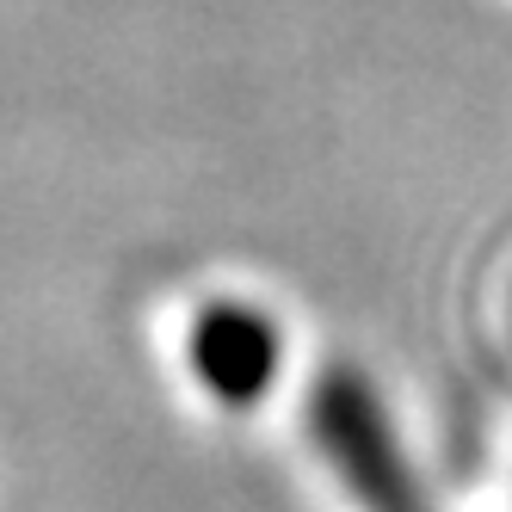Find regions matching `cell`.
I'll return each instance as SVG.
<instances>
[{"instance_id":"6da1fadb","label":"cell","mask_w":512,"mask_h":512,"mask_svg":"<svg viewBox=\"0 0 512 512\" xmlns=\"http://www.w3.org/2000/svg\"><path fill=\"white\" fill-rule=\"evenodd\" d=\"M315 438L334 457V469L346 475V488L358 500H371L377 512H401L408 506V482L395 463V438L389 420L377 408V395L352 371H327L315 389Z\"/></svg>"},{"instance_id":"7a4b0ae2","label":"cell","mask_w":512,"mask_h":512,"mask_svg":"<svg viewBox=\"0 0 512 512\" xmlns=\"http://www.w3.org/2000/svg\"><path fill=\"white\" fill-rule=\"evenodd\" d=\"M186 364H192V377L223 401V408L241 414V408H253V401L278 383L284 334H278V321L266 309L216 297L186 327Z\"/></svg>"}]
</instances>
